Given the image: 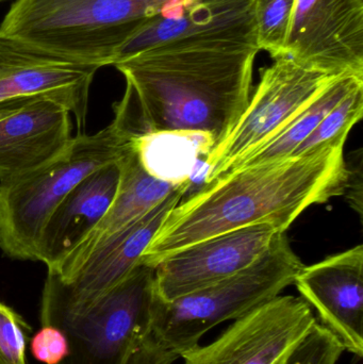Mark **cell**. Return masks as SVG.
<instances>
[{
  "label": "cell",
  "instance_id": "24",
  "mask_svg": "<svg viewBox=\"0 0 363 364\" xmlns=\"http://www.w3.org/2000/svg\"><path fill=\"white\" fill-rule=\"evenodd\" d=\"M362 149L353 151L345 160L347 166V181H345V195L352 209L362 216L363 198V172H362Z\"/></svg>",
  "mask_w": 363,
  "mask_h": 364
},
{
  "label": "cell",
  "instance_id": "9",
  "mask_svg": "<svg viewBox=\"0 0 363 364\" xmlns=\"http://www.w3.org/2000/svg\"><path fill=\"white\" fill-rule=\"evenodd\" d=\"M190 184L177 186L151 211L98 242L66 279L47 274L42 303L64 307L91 303L125 279Z\"/></svg>",
  "mask_w": 363,
  "mask_h": 364
},
{
  "label": "cell",
  "instance_id": "25",
  "mask_svg": "<svg viewBox=\"0 0 363 364\" xmlns=\"http://www.w3.org/2000/svg\"><path fill=\"white\" fill-rule=\"evenodd\" d=\"M9 1V0H0V4H4V2Z\"/></svg>",
  "mask_w": 363,
  "mask_h": 364
},
{
  "label": "cell",
  "instance_id": "14",
  "mask_svg": "<svg viewBox=\"0 0 363 364\" xmlns=\"http://www.w3.org/2000/svg\"><path fill=\"white\" fill-rule=\"evenodd\" d=\"M0 104V182L45 166L72 141V114L57 100L36 95Z\"/></svg>",
  "mask_w": 363,
  "mask_h": 364
},
{
  "label": "cell",
  "instance_id": "8",
  "mask_svg": "<svg viewBox=\"0 0 363 364\" xmlns=\"http://www.w3.org/2000/svg\"><path fill=\"white\" fill-rule=\"evenodd\" d=\"M315 322L313 308L302 297L279 295L180 358L183 364H286Z\"/></svg>",
  "mask_w": 363,
  "mask_h": 364
},
{
  "label": "cell",
  "instance_id": "13",
  "mask_svg": "<svg viewBox=\"0 0 363 364\" xmlns=\"http://www.w3.org/2000/svg\"><path fill=\"white\" fill-rule=\"evenodd\" d=\"M99 68L50 55L0 34V102L48 96L74 115L79 134H85L90 87Z\"/></svg>",
  "mask_w": 363,
  "mask_h": 364
},
{
  "label": "cell",
  "instance_id": "22",
  "mask_svg": "<svg viewBox=\"0 0 363 364\" xmlns=\"http://www.w3.org/2000/svg\"><path fill=\"white\" fill-rule=\"evenodd\" d=\"M23 329L30 327L18 314L9 306L0 308V363L27 364L26 340Z\"/></svg>",
  "mask_w": 363,
  "mask_h": 364
},
{
  "label": "cell",
  "instance_id": "20",
  "mask_svg": "<svg viewBox=\"0 0 363 364\" xmlns=\"http://www.w3.org/2000/svg\"><path fill=\"white\" fill-rule=\"evenodd\" d=\"M362 114L363 85L336 105L291 157L330 143L347 142L350 132L362 119Z\"/></svg>",
  "mask_w": 363,
  "mask_h": 364
},
{
  "label": "cell",
  "instance_id": "11",
  "mask_svg": "<svg viewBox=\"0 0 363 364\" xmlns=\"http://www.w3.org/2000/svg\"><path fill=\"white\" fill-rule=\"evenodd\" d=\"M286 55L330 74L363 76V0H296Z\"/></svg>",
  "mask_w": 363,
  "mask_h": 364
},
{
  "label": "cell",
  "instance_id": "17",
  "mask_svg": "<svg viewBox=\"0 0 363 364\" xmlns=\"http://www.w3.org/2000/svg\"><path fill=\"white\" fill-rule=\"evenodd\" d=\"M119 164L121 181L110 209L93 232L55 274L59 279H66L98 242L148 213L177 188L155 178L143 168L134 151V141L119 158Z\"/></svg>",
  "mask_w": 363,
  "mask_h": 364
},
{
  "label": "cell",
  "instance_id": "6",
  "mask_svg": "<svg viewBox=\"0 0 363 364\" xmlns=\"http://www.w3.org/2000/svg\"><path fill=\"white\" fill-rule=\"evenodd\" d=\"M155 269L140 264L117 286L85 305L42 303L43 325L65 335V364H128L151 335Z\"/></svg>",
  "mask_w": 363,
  "mask_h": 364
},
{
  "label": "cell",
  "instance_id": "1",
  "mask_svg": "<svg viewBox=\"0 0 363 364\" xmlns=\"http://www.w3.org/2000/svg\"><path fill=\"white\" fill-rule=\"evenodd\" d=\"M259 51L246 43L188 41L117 62L126 91L112 123L132 140L149 132L189 130L211 134L217 144L249 105Z\"/></svg>",
  "mask_w": 363,
  "mask_h": 364
},
{
  "label": "cell",
  "instance_id": "21",
  "mask_svg": "<svg viewBox=\"0 0 363 364\" xmlns=\"http://www.w3.org/2000/svg\"><path fill=\"white\" fill-rule=\"evenodd\" d=\"M296 0H255L257 44L272 59L287 57L288 36Z\"/></svg>",
  "mask_w": 363,
  "mask_h": 364
},
{
  "label": "cell",
  "instance_id": "23",
  "mask_svg": "<svg viewBox=\"0 0 363 364\" xmlns=\"http://www.w3.org/2000/svg\"><path fill=\"white\" fill-rule=\"evenodd\" d=\"M31 352L40 363L62 364L70 355V346L65 335L59 328L43 325L32 339Z\"/></svg>",
  "mask_w": 363,
  "mask_h": 364
},
{
  "label": "cell",
  "instance_id": "15",
  "mask_svg": "<svg viewBox=\"0 0 363 364\" xmlns=\"http://www.w3.org/2000/svg\"><path fill=\"white\" fill-rule=\"evenodd\" d=\"M300 297L317 314L343 348L363 356V246L305 267L294 284Z\"/></svg>",
  "mask_w": 363,
  "mask_h": 364
},
{
  "label": "cell",
  "instance_id": "18",
  "mask_svg": "<svg viewBox=\"0 0 363 364\" xmlns=\"http://www.w3.org/2000/svg\"><path fill=\"white\" fill-rule=\"evenodd\" d=\"M215 144L211 134L189 130L149 132L134 140L143 168L155 178L175 186H191Z\"/></svg>",
  "mask_w": 363,
  "mask_h": 364
},
{
  "label": "cell",
  "instance_id": "27",
  "mask_svg": "<svg viewBox=\"0 0 363 364\" xmlns=\"http://www.w3.org/2000/svg\"><path fill=\"white\" fill-rule=\"evenodd\" d=\"M286 364H288V363H286Z\"/></svg>",
  "mask_w": 363,
  "mask_h": 364
},
{
  "label": "cell",
  "instance_id": "7",
  "mask_svg": "<svg viewBox=\"0 0 363 364\" xmlns=\"http://www.w3.org/2000/svg\"><path fill=\"white\" fill-rule=\"evenodd\" d=\"M339 76L292 58L274 59L272 65L261 70L259 83L236 125L205 159V184L215 181L239 158L276 136Z\"/></svg>",
  "mask_w": 363,
  "mask_h": 364
},
{
  "label": "cell",
  "instance_id": "4",
  "mask_svg": "<svg viewBox=\"0 0 363 364\" xmlns=\"http://www.w3.org/2000/svg\"><path fill=\"white\" fill-rule=\"evenodd\" d=\"M304 267L285 233L255 262L212 286L168 303L153 299L151 337L180 357L221 323L237 320L279 296Z\"/></svg>",
  "mask_w": 363,
  "mask_h": 364
},
{
  "label": "cell",
  "instance_id": "5",
  "mask_svg": "<svg viewBox=\"0 0 363 364\" xmlns=\"http://www.w3.org/2000/svg\"><path fill=\"white\" fill-rule=\"evenodd\" d=\"M131 139L111 123L72 136L63 153L23 176L0 182V248L12 259L36 261V244L51 212L90 173L117 161Z\"/></svg>",
  "mask_w": 363,
  "mask_h": 364
},
{
  "label": "cell",
  "instance_id": "10",
  "mask_svg": "<svg viewBox=\"0 0 363 364\" xmlns=\"http://www.w3.org/2000/svg\"><path fill=\"white\" fill-rule=\"evenodd\" d=\"M283 233L272 225H254L177 250L153 267L156 299L168 303L239 273Z\"/></svg>",
  "mask_w": 363,
  "mask_h": 364
},
{
  "label": "cell",
  "instance_id": "12",
  "mask_svg": "<svg viewBox=\"0 0 363 364\" xmlns=\"http://www.w3.org/2000/svg\"><path fill=\"white\" fill-rule=\"evenodd\" d=\"M188 41L258 46L255 0H168L161 12L121 49L113 64L155 47Z\"/></svg>",
  "mask_w": 363,
  "mask_h": 364
},
{
  "label": "cell",
  "instance_id": "3",
  "mask_svg": "<svg viewBox=\"0 0 363 364\" xmlns=\"http://www.w3.org/2000/svg\"><path fill=\"white\" fill-rule=\"evenodd\" d=\"M168 0H15L0 34L78 63L113 65Z\"/></svg>",
  "mask_w": 363,
  "mask_h": 364
},
{
  "label": "cell",
  "instance_id": "19",
  "mask_svg": "<svg viewBox=\"0 0 363 364\" xmlns=\"http://www.w3.org/2000/svg\"><path fill=\"white\" fill-rule=\"evenodd\" d=\"M362 85V75L347 73L337 77L276 136L251 153L239 158L224 174L242 168L272 164L291 157L302 143L315 132L325 115L343 98Z\"/></svg>",
  "mask_w": 363,
  "mask_h": 364
},
{
  "label": "cell",
  "instance_id": "2",
  "mask_svg": "<svg viewBox=\"0 0 363 364\" xmlns=\"http://www.w3.org/2000/svg\"><path fill=\"white\" fill-rule=\"evenodd\" d=\"M345 144L330 143L205 184L170 210L141 263L153 267L192 244L254 225H272L286 232L311 205L343 195Z\"/></svg>",
  "mask_w": 363,
  "mask_h": 364
},
{
  "label": "cell",
  "instance_id": "16",
  "mask_svg": "<svg viewBox=\"0 0 363 364\" xmlns=\"http://www.w3.org/2000/svg\"><path fill=\"white\" fill-rule=\"evenodd\" d=\"M121 181L119 159L90 173L51 212L36 244V261L59 271L110 209Z\"/></svg>",
  "mask_w": 363,
  "mask_h": 364
},
{
  "label": "cell",
  "instance_id": "26",
  "mask_svg": "<svg viewBox=\"0 0 363 364\" xmlns=\"http://www.w3.org/2000/svg\"><path fill=\"white\" fill-rule=\"evenodd\" d=\"M0 364H2L1 363H0Z\"/></svg>",
  "mask_w": 363,
  "mask_h": 364
}]
</instances>
